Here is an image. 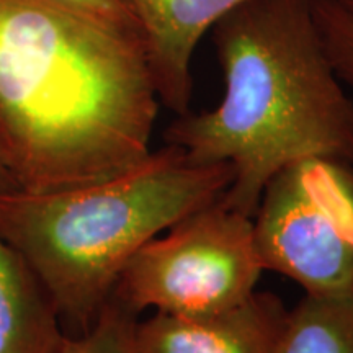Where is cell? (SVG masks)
I'll return each instance as SVG.
<instances>
[{"instance_id": "cell-1", "label": "cell", "mask_w": 353, "mask_h": 353, "mask_svg": "<svg viewBox=\"0 0 353 353\" xmlns=\"http://www.w3.org/2000/svg\"><path fill=\"white\" fill-rule=\"evenodd\" d=\"M143 37L54 0H0V164L51 193L151 154L159 113Z\"/></svg>"}, {"instance_id": "cell-2", "label": "cell", "mask_w": 353, "mask_h": 353, "mask_svg": "<svg viewBox=\"0 0 353 353\" xmlns=\"http://www.w3.org/2000/svg\"><path fill=\"white\" fill-rule=\"evenodd\" d=\"M211 30L223 100L176 117L164 139L196 164L232 165L226 208L254 218L268 180L303 159L353 164V100L322 43L312 0H247Z\"/></svg>"}, {"instance_id": "cell-3", "label": "cell", "mask_w": 353, "mask_h": 353, "mask_svg": "<svg viewBox=\"0 0 353 353\" xmlns=\"http://www.w3.org/2000/svg\"><path fill=\"white\" fill-rule=\"evenodd\" d=\"M228 162L196 164L176 145L88 187L0 192V236L21 255L54 304L65 335L94 325L123 268L144 244L218 201Z\"/></svg>"}, {"instance_id": "cell-4", "label": "cell", "mask_w": 353, "mask_h": 353, "mask_svg": "<svg viewBox=\"0 0 353 353\" xmlns=\"http://www.w3.org/2000/svg\"><path fill=\"white\" fill-rule=\"evenodd\" d=\"M262 272L254 219L219 198L141 247L112 296L136 314L156 307L165 314L206 316L249 298Z\"/></svg>"}, {"instance_id": "cell-5", "label": "cell", "mask_w": 353, "mask_h": 353, "mask_svg": "<svg viewBox=\"0 0 353 353\" xmlns=\"http://www.w3.org/2000/svg\"><path fill=\"white\" fill-rule=\"evenodd\" d=\"M252 219L263 270L306 294L353 291V164L311 157L283 167Z\"/></svg>"}, {"instance_id": "cell-6", "label": "cell", "mask_w": 353, "mask_h": 353, "mask_svg": "<svg viewBox=\"0 0 353 353\" xmlns=\"http://www.w3.org/2000/svg\"><path fill=\"white\" fill-rule=\"evenodd\" d=\"M288 309L272 293L206 316L156 312L136 325L138 353H278Z\"/></svg>"}, {"instance_id": "cell-7", "label": "cell", "mask_w": 353, "mask_h": 353, "mask_svg": "<svg viewBox=\"0 0 353 353\" xmlns=\"http://www.w3.org/2000/svg\"><path fill=\"white\" fill-rule=\"evenodd\" d=\"M247 0H128L143 37L156 92L176 117L190 112L192 57L201 38Z\"/></svg>"}, {"instance_id": "cell-8", "label": "cell", "mask_w": 353, "mask_h": 353, "mask_svg": "<svg viewBox=\"0 0 353 353\" xmlns=\"http://www.w3.org/2000/svg\"><path fill=\"white\" fill-rule=\"evenodd\" d=\"M64 335L46 290L0 236V353H59Z\"/></svg>"}, {"instance_id": "cell-9", "label": "cell", "mask_w": 353, "mask_h": 353, "mask_svg": "<svg viewBox=\"0 0 353 353\" xmlns=\"http://www.w3.org/2000/svg\"><path fill=\"white\" fill-rule=\"evenodd\" d=\"M278 353H353V291L304 294L288 312Z\"/></svg>"}, {"instance_id": "cell-10", "label": "cell", "mask_w": 353, "mask_h": 353, "mask_svg": "<svg viewBox=\"0 0 353 353\" xmlns=\"http://www.w3.org/2000/svg\"><path fill=\"white\" fill-rule=\"evenodd\" d=\"M138 322L139 314L112 296L87 332L64 335L59 353H138Z\"/></svg>"}, {"instance_id": "cell-11", "label": "cell", "mask_w": 353, "mask_h": 353, "mask_svg": "<svg viewBox=\"0 0 353 353\" xmlns=\"http://www.w3.org/2000/svg\"><path fill=\"white\" fill-rule=\"evenodd\" d=\"M312 13L334 70L353 88V8L343 0H312Z\"/></svg>"}, {"instance_id": "cell-12", "label": "cell", "mask_w": 353, "mask_h": 353, "mask_svg": "<svg viewBox=\"0 0 353 353\" xmlns=\"http://www.w3.org/2000/svg\"><path fill=\"white\" fill-rule=\"evenodd\" d=\"M70 8L99 19L117 28L141 33L138 20L132 13L128 0H54Z\"/></svg>"}, {"instance_id": "cell-13", "label": "cell", "mask_w": 353, "mask_h": 353, "mask_svg": "<svg viewBox=\"0 0 353 353\" xmlns=\"http://www.w3.org/2000/svg\"><path fill=\"white\" fill-rule=\"evenodd\" d=\"M8 190H17L15 183H13L10 175L7 174V170L3 169V165L0 164V192H8Z\"/></svg>"}, {"instance_id": "cell-14", "label": "cell", "mask_w": 353, "mask_h": 353, "mask_svg": "<svg viewBox=\"0 0 353 353\" xmlns=\"http://www.w3.org/2000/svg\"><path fill=\"white\" fill-rule=\"evenodd\" d=\"M343 2H345L348 7H352V8H353V0H343Z\"/></svg>"}]
</instances>
